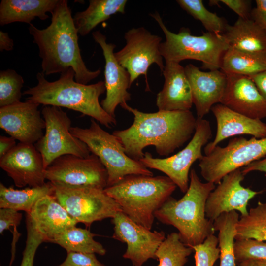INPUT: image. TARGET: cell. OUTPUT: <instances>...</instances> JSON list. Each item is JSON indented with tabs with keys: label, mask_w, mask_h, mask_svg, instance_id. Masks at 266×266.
I'll list each match as a JSON object with an SVG mask.
<instances>
[{
	"label": "cell",
	"mask_w": 266,
	"mask_h": 266,
	"mask_svg": "<svg viewBox=\"0 0 266 266\" xmlns=\"http://www.w3.org/2000/svg\"><path fill=\"white\" fill-rule=\"evenodd\" d=\"M121 106L133 115L134 121L129 128L116 130L112 134L122 144L126 154L134 160L139 161L144 155L143 150L150 145L159 155L167 156L195 132L197 118L190 110L146 113L127 103Z\"/></svg>",
	"instance_id": "cell-1"
},
{
	"label": "cell",
	"mask_w": 266,
	"mask_h": 266,
	"mask_svg": "<svg viewBox=\"0 0 266 266\" xmlns=\"http://www.w3.org/2000/svg\"><path fill=\"white\" fill-rule=\"evenodd\" d=\"M50 24L39 29L29 24V32L39 49L42 73L45 75L62 73L69 68L75 72L77 82L87 85L101 73L89 70L82 59L78 44V31L66 0H59L51 13Z\"/></svg>",
	"instance_id": "cell-2"
},
{
	"label": "cell",
	"mask_w": 266,
	"mask_h": 266,
	"mask_svg": "<svg viewBox=\"0 0 266 266\" xmlns=\"http://www.w3.org/2000/svg\"><path fill=\"white\" fill-rule=\"evenodd\" d=\"M72 68L60 74L59 78L49 81L42 72L36 74L37 84L24 91L27 100L44 106L66 107L90 116L101 125L110 128L116 125L115 117L108 114L99 102L106 91L104 81L85 85L77 82Z\"/></svg>",
	"instance_id": "cell-3"
},
{
	"label": "cell",
	"mask_w": 266,
	"mask_h": 266,
	"mask_svg": "<svg viewBox=\"0 0 266 266\" xmlns=\"http://www.w3.org/2000/svg\"><path fill=\"white\" fill-rule=\"evenodd\" d=\"M189 178V186L183 197L179 200L170 197L155 213V217L177 229L181 241L192 248L202 243L215 231L213 222L205 214L207 198L215 185L202 182L194 169L191 170Z\"/></svg>",
	"instance_id": "cell-4"
},
{
	"label": "cell",
	"mask_w": 266,
	"mask_h": 266,
	"mask_svg": "<svg viewBox=\"0 0 266 266\" xmlns=\"http://www.w3.org/2000/svg\"><path fill=\"white\" fill-rule=\"evenodd\" d=\"M177 186L167 176L129 175L104 190L133 221L151 230L155 213Z\"/></svg>",
	"instance_id": "cell-5"
},
{
	"label": "cell",
	"mask_w": 266,
	"mask_h": 266,
	"mask_svg": "<svg viewBox=\"0 0 266 266\" xmlns=\"http://www.w3.org/2000/svg\"><path fill=\"white\" fill-rule=\"evenodd\" d=\"M150 15L157 22L166 37L165 41L160 46L165 62L180 63L184 60L193 59L201 62L203 69H220L222 57L230 47L222 34L207 32L196 36L186 27H182L175 33L167 28L157 11Z\"/></svg>",
	"instance_id": "cell-6"
},
{
	"label": "cell",
	"mask_w": 266,
	"mask_h": 266,
	"mask_svg": "<svg viewBox=\"0 0 266 266\" xmlns=\"http://www.w3.org/2000/svg\"><path fill=\"white\" fill-rule=\"evenodd\" d=\"M70 132L99 157L107 171V187L118 183L129 175L153 176L152 172L140 161L127 155L118 139L102 129L94 119L91 120L89 128L72 127Z\"/></svg>",
	"instance_id": "cell-7"
},
{
	"label": "cell",
	"mask_w": 266,
	"mask_h": 266,
	"mask_svg": "<svg viewBox=\"0 0 266 266\" xmlns=\"http://www.w3.org/2000/svg\"><path fill=\"white\" fill-rule=\"evenodd\" d=\"M266 156V137L232 138L225 147L216 146L200 160L202 177L214 184L220 183L229 173L247 166Z\"/></svg>",
	"instance_id": "cell-8"
},
{
	"label": "cell",
	"mask_w": 266,
	"mask_h": 266,
	"mask_svg": "<svg viewBox=\"0 0 266 266\" xmlns=\"http://www.w3.org/2000/svg\"><path fill=\"white\" fill-rule=\"evenodd\" d=\"M41 114L45 123V133L35 146L42 156L45 169L62 155L86 157L91 154L87 145L71 134V119L61 107L44 106Z\"/></svg>",
	"instance_id": "cell-9"
},
{
	"label": "cell",
	"mask_w": 266,
	"mask_h": 266,
	"mask_svg": "<svg viewBox=\"0 0 266 266\" xmlns=\"http://www.w3.org/2000/svg\"><path fill=\"white\" fill-rule=\"evenodd\" d=\"M212 137L210 122L197 118L195 132L191 140L182 150L165 158H154L146 152L139 161L147 168L157 169L168 177L180 191L185 193L189 187V172L193 164L203 156L202 149Z\"/></svg>",
	"instance_id": "cell-10"
},
{
	"label": "cell",
	"mask_w": 266,
	"mask_h": 266,
	"mask_svg": "<svg viewBox=\"0 0 266 266\" xmlns=\"http://www.w3.org/2000/svg\"><path fill=\"white\" fill-rule=\"evenodd\" d=\"M54 186V195L60 204L77 223L87 227L94 222L112 218L122 212L120 206L104 189Z\"/></svg>",
	"instance_id": "cell-11"
},
{
	"label": "cell",
	"mask_w": 266,
	"mask_h": 266,
	"mask_svg": "<svg viewBox=\"0 0 266 266\" xmlns=\"http://www.w3.org/2000/svg\"><path fill=\"white\" fill-rule=\"evenodd\" d=\"M45 177L55 186L102 189L107 187V171L99 157L92 153L86 157L61 156L46 168Z\"/></svg>",
	"instance_id": "cell-12"
},
{
	"label": "cell",
	"mask_w": 266,
	"mask_h": 266,
	"mask_svg": "<svg viewBox=\"0 0 266 266\" xmlns=\"http://www.w3.org/2000/svg\"><path fill=\"white\" fill-rule=\"evenodd\" d=\"M126 44L114 53L118 63L129 72L130 85L141 75L144 76L146 89L150 91L147 71L152 64H156L163 73L165 65L160 46L162 38L152 34L143 27L133 28L125 33Z\"/></svg>",
	"instance_id": "cell-13"
},
{
	"label": "cell",
	"mask_w": 266,
	"mask_h": 266,
	"mask_svg": "<svg viewBox=\"0 0 266 266\" xmlns=\"http://www.w3.org/2000/svg\"><path fill=\"white\" fill-rule=\"evenodd\" d=\"M112 223L114 225L112 237L127 244L123 257L130 260L133 266H142L149 259H156L155 253L166 238L164 232L151 231L122 212L112 218Z\"/></svg>",
	"instance_id": "cell-14"
},
{
	"label": "cell",
	"mask_w": 266,
	"mask_h": 266,
	"mask_svg": "<svg viewBox=\"0 0 266 266\" xmlns=\"http://www.w3.org/2000/svg\"><path fill=\"white\" fill-rule=\"evenodd\" d=\"M241 168L225 175L220 183L209 194L205 205L206 217L214 222L221 214L237 211L240 216L246 215L250 200L261 192L255 191L241 185L244 178Z\"/></svg>",
	"instance_id": "cell-15"
},
{
	"label": "cell",
	"mask_w": 266,
	"mask_h": 266,
	"mask_svg": "<svg viewBox=\"0 0 266 266\" xmlns=\"http://www.w3.org/2000/svg\"><path fill=\"white\" fill-rule=\"evenodd\" d=\"M0 167L17 187H34L46 183L42 156L33 144L18 143L0 159Z\"/></svg>",
	"instance_id": "cell-16"
},
{
	"label": "cell",
	"mask_w": 266,
	"mask_h": 266,
	"mask_svg": "<svg viewBox=\"0 0 266 266\" xmlns=\"http://www.w3.org/2000/svg\"><path fill=\"white\" fill-rule=\"evenodd\" d=\"M39 104L27 100L0 108V127L19 142L34 144L44 135Z\"/></svg>",
	"instance_id": "cell-17"
},
{
	"label": "cell",
	"mask_w": 266,
	"mask_h": 266,
	"mask_svg": "<svg viewBox=\"0 0 266 266\" xmlns=\"http://www.w3.org/2000/svg\"><path fill=\"white\" fill-rule=\"evenodd\" d=\"M92 36L101 48L105 59L106 97L100 104L108 114L115 117V111L118 105L121 106L131 100V94L128 91L131 86L130 76L115 58L114 50L116 45L107 43L106 36L99 31L94 32Z\"/></svg>",
	"instance_id": "cell-18"
},
{
	"label": "cell",
	"mask_w": 266,
	"mask_h": 266,
	"mask_svg": "<svg viewBox=\"0 0 266 266\" xmlns=\"http://www.w3.org/2000/svg\"><path fill=\"white\" fill-rule=\"evenodd\" d=\"M184 68L197 118L203 119L214 105L220 103L227 85V74L219 69L202 71L192 64Z\"/></svg>",
	"instance_id": "cell-19"
},
{
	"label": "cell",
	"mask_w": 266,
	"mask_h": 266,
	"mask_svg": "<svg viewBox=\"0 0 266 266\" xmlns=\"http://www.w3.org/2000/svg\"><path fill=\"white\" fill-rule=\"evenodd\" d=\"M227 83L220 103L251 118H266V100L247 76L226 74Z\"/></svg>",
	"instance_id": "cell-20"
},
{
	"label": "cell",
	"mask_w": 266,
	"mask_h": 266,
	"mask_svg": "<svg viewBox=\"0 0 266 266\" xmlns=\"http://www.w3.org/2000/svg\"><path fill=\"white\" fill-rule=\"evenodd\" d=\"M211 111L216 120L217 131L213 141L204 148L205 155L220 142L230 137L248 134L257 138L266 137V124L261 120L247 117L221 103L214 105Z\"/></svg>",
	"instance_id": "cell-21"
},
{
	"label": "cell",
	"mask_w": 266,
	"mask_h": 266,
	"mask_svg": "<svg viewBox=\"0 0 266 266\" xmlns=\"http://www.w3.org/2000/svg\"><path fill=\"white\" fill-rule=\"evenodd\" d=\"M164 84L156 97L159 111L190 110L193 103L190 85L180 63L165 62Z\"/></svg>",
	"instance_id": "cell-22"
},
{
	"label": "cell",
	"mask_w": 266,
	"mask_h": 266,
	"mask_svg": "<svg viewBox=\"0 0 266 266\" xmlns=\"http://www.w3.org/2000/svg\"><path fill=\"white\" fill-rule=\"evenodd\" d=\"M28 214L44 242H51L78 223L60 204L54 194L40 199Z\"/></svg>",
	"instance_id": "cell-23"
},
{
	"label": "cell",
	"mask_w": 266,
	"mask_h": 266,
	"mask_svg": "<svg viewBox=\"0 0 266 266\" xmlns=\"http://www.w3.org/2000/svg\"><path fill=\"white\" fill-rule=\"evenodd\" d=\"M59 0H2L0 4V25L14 22H31L38 17L45 20L49 18Z\"/></svg>",
	"instance_id": "cell-24"
},
{
	"label": "cell",
	"mask_w": 266,
	"mask_h": 266,
	"mask_svg": "<svg viewBox=\"0 0 266 266\" xmlns=\"http://www.w3.org/2000/svg\"><path fill=\"white\" fill-rule=\"evenodd\" d=\"M230 47L249 52L266 51V33L251 19L238 18L222 34Z\"/></svg>",
	"instance_id": "cell-25"
},
{
	"label": "cell",
	"mask_w": 266,
	"mask_h": 266,
	"mask_svg": "<svg viewBox=\"0 0 266 266\" xmlns=\"http://www.w3.org/2000/svg\"><path fill=\"white\" fill-rule=\"evenodd\" d=\"M86 9L75 13L73 20L78 33L87 35L100 23L118 13L124 14L126 0H90Z\"/></svg>",
	"instance_id": "cell-26"
},
{
	"label": "cell",
	"mask_w": 266,
	"mask_h": 266,
	"mask_svg": "<svg viewBox=\"0 0 266 266\" xmlns=\"http://www.w3.org/2000/svg\"><path fill=\"white\" fill-rule=\"evenodd\" d=\"M220 69L226 74L247 76L266 70V51L249 52L230 46L222 57Z\"/></svg>",
	"instance_id": "cell-27"
},
{
	"label": "cell",
	"mask_w": 266,
	"mask_h": 266,
	"mask_svg": "<svg viewBox=\"0 0 266 266\" xmlns=\"http://www.w3.org/2000/svg\"><path fill=\"white\" fill-rule=\"evenodd\" d=\"M54 186L50 182L41 186L15 189L0 183V208H10L30 213L36 203L42 198L53 195Z\"/></svg>",
	"instance_id": "cell-28"
},
{
	"label": "cell",
	"mask_w": 266,
	"mask_h": 266,
	"mask_svg": "<svg viewBox=\"0 0 266 266\" xmlns=\"http://www.w3.org/2000/svg\"><path fill=\"white\" fill-rule=\"evenodd\" d=\"M239 219L236 211L221 214L213 222L215 231H218L219 266H236L234 250L236 226Z\"/></svg>",
	"instance_id": "cell-29"
},
{
	"label": "cell",
	"mask_w": 266,
	"mask_h": 266,
	"mask_svg": "<svg viewBox=\"0 0 266 266\" xmlns=\"http://www.w3.org/2000/svg\"><path fill=\"white\" fill-rule=\"evenodd\" d=\"M95 234L87 229L71 227L55 237L51 243L58 244L67 253H94L103 256L106 250L94 239Z\"/></svg>",
	"instance_id": "cell-30"
},
{
	"label": "cell",
	"mask_w": 266,
	"mask_h": 266,
	"mask_svg": "<svg viewBox=\"0 0 266 266\" xmlns=\"http://www.w3.org/2000/svg\"><path fill=\"white\" fill-rule=\"evenodd\" d=\"M235 240L254 239L266 241V203L259 201L248 214L240 216L236 226Z\"/></svg>",
	"instance_id": "cell-31"
},
{
	"label": "cell",
	"mask_w": 266,
	"mask_h": 266,
	"mask_svg": "<svg viewBox=\"0 0 266 266\" xmlns=\"http://www.w3.org/2000/svg\"><path fill=\"white\" fill-rule=\"evenodd\" d=\"M193 251L181 241L178 233L173 232L159 245L155 257L159 261L158 266H183Z\"/></svg>",
	"instance_id": "cell-32"
},
{
	"label": "cell",
	"mask_w": 266,
	"mask_h": 266,
	"mask_svg": "<svg viewBox=\"0 0 266 266\" xmlns=\"http://www.w3.org/2000/svg\"><path fill=\"white\" fill-rule=\"evenodd\" d=\"M181 8L195 19L199 20L208 32L222 34L228 23L224 18L209 11L201 0H177Z\"/></svg>",
	"instance_id": "cell-33"
},
{
	"label": "cell",
	"mask_w": 266,
	"mask_h": 266,
	"mask_svg": "<svg viewBox=\"0 0 266 266\" xmlns=\"http://www.w3.org/2000/svg\"><path fill=\"white\" fill-rule=\"evenodd\" d=\"M24 83L22 76L11 69L0 72V107L21 102L22 88Z\"/></svg>",
	"instance_id": "cell-34"
},
{
	"label": "cell",
	"mask_w": 266,
	"mask_h": 266,
	"mask_svg": "<svg viewBox=\"0 0 266 266\" xmlns=\"http://www.w3.org/2000/svg\"><path fill=\"white\" fill-rule=\"evenodd\" d=\"M236 264L248 260H266V242L254 239L235 240L234 244Z\"/></svg>",
	"instance_id": "cell-35"
},
{
	"label": "cell",
	"mask_w": 266,
	"mask_h": 266,
	"mask_svg": "<svg viewBox=\"0 0 266 266\" xmlns=\"http://www.w3.org/2000/svg\"><path fill=\"white\" fill-rule=\"evenodd\" d=\"M218 244V238L211 234L202 243L192 247L195 252V266H213L220 257Z\"/></svg>",
	"instance_id": "cell-36"
},
{
	"label": "cell",
	"mask_w": 266,
	"mask_h": 266,
	"mask_svg": "<svg viewBox=\"0 0 266 266\" xmlns=\"http://www.w3.org/2000/svg\"><path fill=\"white\" fill-rule=\"evenodd\" d=\"M26 223L27 239L20 266H33L36 251L44 240L35 229L28 214H26Z\"/></svg>",
	"instance_id": "cell-37"
},
{
	"label": "cell",
	"mask_w": 266,
	"mask_h": 266,
	"mask_svg": "<svg viewBox=\"0 0 266 266\" xmlns=\"http://www.w3.org/2000/svg\"><path fill=\"white\" fill-rule=\"evenodd\" d=\"M67 253L64 262L57 266H106L100 263L94 253Z\"/></svg>",
	"instance_id": "cell-38"
},
{
	"label": "cell",
	"mask_w": 266,
	"mask_h": 266,
	"mask_svg": "<svg viewBox=\"0 0 266 266\" xmlns=\"http://www.w3.org/2000/svg\"><path fill=\"white\" fill-rule=\"evenodd\" d=\"M22 219V214L19 211L10 208H0V233L10 230L11 227H17Z\"/></svg>",
	"instance_id": "cell-39"
},
{
	"label": "cell",
	"mask_w": 266,
	"mask_h": 266,
	"mask_svg": "<svg viewBox=\"0 0 266 266\" xmlns=\"http://www.w3.org/2000/svg\"><path fill=\"white\" fill-rule=\"evenodd\" d=\"M219 2L225 4L243 19H250L252 10L251 1L249 0H220Z\"/></svg>",
	"instance_id": "cell-40"
},
{
	"label": "cell",
	"mask_w": 266,
	"mask_h": 266,
	"mask_svg": "<svg viewBox=\"0 0 266 266\" xmlns=\"http://www.w3.org/2000/svg\"><path fill=\"white\" fill-rule=\"evenodd\" d=\"M252 9L250 19L266 33V0H256Z\"/></svg>",
	"instance_id": "cell-41"
},
{
	"label": "cell",
	"mask_w": 266,
	"mask_h": 266,
	"mask_svg": "<svg viewBox=\"0 0 266 266\" xmlns=\"http://www.w3.org/2000/svg\"><path fill=\"white\" fill-rule=\"evenodd\" d=\"M243 174L245 176L250 172L258 171L265 173L266 176V157L254 161L241 168Z\"/></svg>",
	"instance_id": "cell-42"
},
{
	"label": "cell",
	"mask_w": 266,
	"mask_h": 266,
	"mask_svg": "<svg viewBox=\"0 0 266 266\" xmlns=\"http://www.w3.org/2000/svg\"><path fill=\"white\" fill-rule=\"evenodd\" d=\"M249 77L255 83L259 92L266 100V70Z\"/></svg>",
	"instance_id": "cell-43"
},
{
	"label": "cell",
	"mask_w": 266,
	"mask_h": 266,
	"mask_svg": "<svg viewBox=\"0 0 266 266\" xmlns=\"http://www.w3.org/2000/svg\"><path fill=\"white\" fill-rule=\"evenodd\" d=\"M16 145V139L12 136L0 135V159L7 154Z\"/></svg>",
	"instance_id": "cell-44"
},
{
	"label": "cell",
	"mask_w": 266,
	"mask_h": 266,
	"mask_svg": "<svg viewBox=\"0 0 266 266\" xmlns=\"http://www.w3.org/2000/svg\"><path fill=\"white\" fill-rule=\"evenodd\" d=\"M14 41L7 33L0 31V51H11L13 49Z\"/></svg>",
	"instance_id": "cell-45"
},
{
	"label": "cell",
	"mask_w": 266,
	"mask_h": 266,
	"mask_svg": "<svg viewBox=\"0 0 266 266\" xmlns=\"http://www.w3.org/2000/svg\"><path fill=\"white\" fill-rule=\"evenodd\" d=\"M236 266H266V260H248L236 264Z\"/></svg>",
	"instance_id": "cell-46"
},
{
	"label": "cell",
	"mask_w": 266,
	"mask_h": 266,
	"mask_svg": "<svg viewBox=\"0 0 266 266\" xmlns=\"http://www.w3.org/2000/svg\"><path fill=\"white\" fill-rule=\"evenodd\" d=\"M14 258H10V263H9V266H12V264L14 261Z\"/></svg>",
	"instance_id": "cell-47"
}]
</instances>
